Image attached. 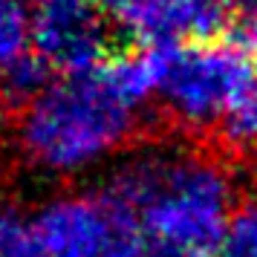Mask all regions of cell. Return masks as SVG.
<instances>
[{
  "label": "cell",
  "mask_w": 257,
  "mask_h": 257,
  "mask_svg": "<svg viewBox=\"0 0 257 257\" xmlns=\"http://www.w3.org/2000/svg\"><path fill=\"white\" fill-rule=\"evenodd\" d=\"M151 95L148 52L49 81L18 116V151L41 174H84L127 142Z\"/></svg>",
  "instance_id": "1"
},
{
  "label": "cell",
  "mask_w": 257,
  "mask_h": 257,
  "mask_svg": "<svg viewBox=\"0 0 257 257\" xmlns=\"http://www.w3.org/2000/svg\"><path fill=\"white\" fill-rule=\"evenodd\" d=\"M127 211L148 257H208L234 205V179L211 156L151 148L104 191Z\"/></svg>",
  "instance_id": "2"
},
{
  "label": "cell",
  "mask_w": 257,
  "mask_h": 257,
  "mask_svg": "<svg viewBox=\"0 0 257 257\" xmlns=\"http://www.w3.org/2000/svg\"><path fill=\"white\" fill-rule=\"evenodd\" d=\"M153 95L185 127L220 121L245 78L243 52L225 44H171L148 49Z\"/></svg>",
  "instance_id": "3"
},
{
  "label": "cell",
  "mask_w": 257,
  "mask_h": 257,
  "mask_svg": "<svg viewBox=\"0 0 257 257\" xmlns=\"http://www.w3.org/2000/svg\"><path fill=\"white\" fill-rule=\"evenodd\" d=\"M35 217L47 257H148L139 228L107 194H64Z\"/></svg>",
  "instance_id": "4"
},
{
  "label": "cell",
  "mask_w": 257,
  "mask_h": 257,
  "mask_svg": "<svg viewBox=\"0 0 257 257\" xmlns=\"http://www.w3.org/2000/svg\"><path fill=\"white\" fill-rule=\"evenodd\" d=\"M32 44L49 70L64 75L104 64L107 29L95 0H35Z\"/></svg>",
  "instance_id": "5"
},
{
  "label": "cell",
  "mask_w": 257,
  "mask_h": 257,
  "mask_svg": "<svg viewBox=\"0 0 257 257\" xmlns=\"http://www.w3.org/2000/svg\"><path fill=\"white\" fill-rule=\"evenodd\" d=\"M130 35L153 47L197 44L225 24L220 0H104Z\"/></svg>",
  "instance_id": "6"
},
{
  "label": "cell",
  "mask_w": 257,
  "mask_h": 257,
  "mask_svg": "<svg viewBox=\"0 0 257 257\" xmlns=\"http://www.w3.org/2000/svg\"><path fill=\"white\" fill-rule=\"evenodd\" d=\"M49 84V67L35 52H26L0 75V101L12 110H24Z\"/></svg>",
  "instance_id": "7"
},
{
  "label": "cell",
  "mask_w": 257,
  "mask_h": 257,
  "mask_svg": "<svg viewBox=\"0 0 257 257\" xmlns=\"http://www.w3.org/2000/svg\"><path fill=\"white\" fill-rule=\"evenodd\" d=\"M0 257H47L35 214L0 205Z\"/></svg>",
  "instance_id": "8"
},
{
  "label": "cell",
  "mask_w": 257,
  "mask_h": 257,
  "mask_svg": "<svg viewBox=\"0 0 257 257\" xmlns=\"http://www.w3.org/2000/svg\"><path fill=\"white\" fill-rule=\"evenodd\" d=\"M32 44V18L24 0H0V75Z\"/></svg>",
  "instance_id": "9"
},
{
  "label": "cell",
  "mask_w": 257,
  "mask_h": 257,
  "mask_svg": "<svg viewBox=\"0 0 257 257\" xmlns=\"http://www.w3.org/2000/svg\"><path fill=\"white\" fill-rule=\"evenodd\" d=\"M208 257H257V202H243L228 214Z\"/></svg>",
  "instance_id": "10"
},
{
  "label": "cell",
  "mask_w": 257,
  "mask_h": 257,
  "mask_svg": "<svg viewBox=\"0 0 257 257\" xmlns=\"http://www.w3.org/2000/svg\"><path fill=\"white\" fill-rule=\"evenodd\" d=\"M225 133L240 148H257V64L245 70V78L225 113Z\"/></svg>",
  "instance_id": "11"
},
{
  "label": "cell",
  "mask_w": 257,
  "mask_h": 257,
  "mask_svg": "<svg viewBox=\"0 0 257 257\" xmlns=\"http://www.w3.org/2000/svg\"><path fill=\"white\" fill-rule=\"evenodd\" d=\"M237 38H240V47L257 52V15L240 21V26H237Z\"/></svg>",
  "instance_id": "12"
},
{
  "label": "cell",
  "mask_w": 257,
  "mask_h": 257,
  "mask_svg": "<svg viewBox=\"0 0 257 257\" xmlns=\"http://www.w3.org/2000/svg\"><path fill=\"white\" fill-rule=\"evenodd\" d=\"M220 3H222V9H225V12H234L240 21L257 15V0H220Z\"/></svg>",
  "instance_id": "13"
}]
</instances>
